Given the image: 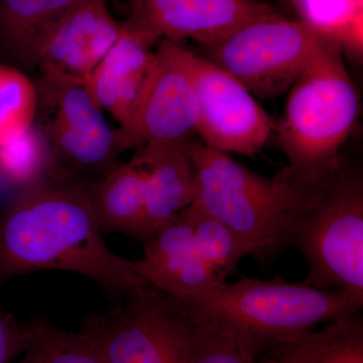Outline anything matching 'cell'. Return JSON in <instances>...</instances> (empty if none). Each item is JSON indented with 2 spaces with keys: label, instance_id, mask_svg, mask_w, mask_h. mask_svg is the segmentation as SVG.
I'll use <instances>...</instances> for the list:
<instances>
[{
  "label": "cell",
  "instance_id": "obj_1",
  "mask_svg": "<svg viewBox=\"0 0 363 363\" xmlns=\"http://www.w3.org/2000/svg\"><path fill=\"white\" fill-rule=\"evenodd\" d=\"M76 272L119 295L147 284L135 262L105 245L83 183L45 176L16 191L0 214V279Z\"/></svg>",
  "mask_w": 363,
  "mask_h": 363
},
{
  "label": "cell",
  "instance_id": "obj_2",
  "mask_svg": "<svg viewBox=\"0 0 363 363\" xmlns=\"http://www.w3.org/2000/svg\"><path fill=\"white\" fill-rule=\"evenodd\" d=\"M168 296V295H167ZM172 305L195 326L233 341L245 354L259 358L288 339L359 312L363 301L339 289L242 278L216 284Z\"/></svg>",
  "mask_w": 363,
  "mask_h": 363
},
{
  "label": "cell",
  "instance_id": "obj_3",
  "mask_svg": "<svg viewBox=\"0 0 363 363\" xmlns=\"http://www.w3.org/2000/svg\"><path fill=\"white\" fill-rule=\"evenodd\" d=\"M289 181L283 210L286 247L302 253L305 285L339 289L363 301V179L342 157L325 171Z\"/></svg>",
  "mask_w": 363,
  "mask_h": 363
},
{
  "label": "cell",
  "instance_id": "obj_4",
  "mask_svg": "<svg viewBox=\"0 0 363 363\" xmlns=\"http://www.w3.org/2000/svg\"><path fill=\"white\" fill-rule=\"evenodd\" d=\"M342 52L340 43L332 42L289 89L277 130L288 168L298 175H313L336 164L359 116V95Z\"/></svg>",
  "mask_w": 363,
  "mask_h": 363
},
{
  "label": "cell",
  "instance_id": "obj_5",
  "mask_svg": "<svg viewBox=\"0 0 363 363\" xmlns=\"http://www.w3.org/2000/svg\"><path fill=\"white\" fill-rule=\"evenodd\" d=\"M183 147L197 183L193 203L238 234L259 262L285 250L283 210L289 181L284 169L272 179L262 178L228 155L190 138Z\"/></svg>",
  "mask_w": 363,
  "mask_h": 363
},
{
  "label": "cell",
  "instance_id": "obj_6",
  "mask_svg": "<svg viewBox=\"0 0 363 363\" xmlns=\"http://www.w3.org/2000/svg\"><path fill=\"white\" fill-rule=\"evenodd\" d=\"M33 126L44 140L49 176L87 183L118 162L116 131L85 85L38 76Z\"/></svg>",
  "mask_w": 363,
  "mask_h": 363
},
{
  "label": "cell",
  "instance_id": "obj_7",
  "mask_svg": "<svg viewBox=\"0 0 363 363\" xmlns=\"http://www.w3.org/2000/svg\"><path fill=\"white\" fill-rule=\"evenodd\" d=\"M334 40L304 21L277 13L240 26L205 47L207 59L238 79L252 95L274 98L290 89Z\"/></svg>",
  "mask_w": 363,
  "mask_h": 363
},
{
  "label": "cell",
  "instance_id": "obj_8",
  "mask_svg": "<svg viewBox=\"0 0 363 363\" xmlns=\"http://www.w3.org/2000/svg\"><path fill=\"white\" fill-rule=\"evenodd\" d=\"M123 302L87 318L81 332L105 363H189L194 324L150 284L124 294Z\"/></svg>",
  "mask_w": 363,
  "mask_h": 363
},
{
  "label": "cell",
  "instance_id": "obj_9",
  "mask_svg": "<svg viewBox=\"0 0 363 363\" xmlns=\"http://www.w3.org/2000/svg\"><path fill=\"white\" fill-rule=\"evenodd\" d=\"M162 42L190 79L198 107L196 133L203 145L227 155L259 154L276 125L252 93L209 59L180 43Z\"/></svg>",
  "mask_w": 363,
  "mask_h": 363
},
{
  "label": "cell",
  "instance_id": "obj_10",
  "mask_svg": "<svg viewBox=\"0 0 363 363\" xmlns=\"http://www.w3.org/2000/svg\"><path fill=\"white\" fill-rule=\"evenodd\" d=\"M156 59L128 121L116 131L121 154L154 142H184L196 133L197 102L187 74L159 42Z\"/></svg>",
  "mask_w": 363,
  "mask_h": 363
},
{
  "label": "cell",
  "instance_id": "obj_11",
  "mask_svg": "<svg viewBox=\"0 0 363 363\" xmlns=\"http://www.w3.org/2000/svg\"><path fill=\"white\" fill-rule=\"evenodd\" d=\"M277 13L260 0H130L123 25L152 47L162 40L185 39L207 45Z\"/></svg>",
  "mask_w": 363,
  "mask_h": 363
},
{
  "label": "cell",
  "instance_id": "obj_12",
  "mask_svg": "<svg viewBox=\"0 0 363 363\" xmlns=\"http://www.w3.org/2000/svg\"><path fill=\"white\" fill-rule=\"evenodd\" d=\"M121 33L123 23L112 16L108 0H84L52 33L38 64L39 75L85 85Z\"/></svg>",
  "mask_w": 363,
  "mask_h": 363
},
{
  "label": "cell",
  "instance_id": "obj_13",
  "mask_svg": "<svg viewBox=\"0 0 363 363\" xmlns=\"http://www.w3.org/2000/svg\"><path fill=\"white\" fill-rule=\"evenodd\" d=\"M136 272L150 286L173 298L190 297L222 283L196 250L185 209L145 240Z\"/></svg>",
  "mask_w": 363,
  "mask_h": 363
},
{
  "label": "cell",
  "instance_id": "obj_14",
  "mask_svg": "<svg viewBox=\"0 0 363 363\" xmlns=\"http://www.w3.org/2000/svg\"><path fill=\"white\" fill-rule=\"evenodd\" d=\"M131 161L145 175V240L195 201L197 183L183 142L147 143Z\"/></svg>",
  "mask_w": 363,
  "mask_h": 363
},
{
  "label": "cell",
  "instance_id": "obj_15",
  "mask_svg": "<svg viewBox=\"0 0 363 363\" xmlns=\"http://www.w3.org/2000/svg\"><path fill=\"white\" fill-rule=\"evenodd\" d=\"M84 0H0V64L28 74L52 33Z\"/></svg>",
  "mask_w": 363,
  "mask_h": 363
},
{
  "label": "cell",
  "instance_id": "obj_16",
  "mask_svg": "<svg viewBox=\"0 0 363 363\" xmlns=\"http://www.w3.org/2000/svg\"><path fill=\"white\" fill-rule=\"evenodd\" d=\"M138 33L123 23V33L85 86L95 104L123 125L142 90L156 54Z\"/></svg>",
  "mask_w": 363,
  "mask_h": 363
},
{
  "label": "cell",
  "instance_id": "obj_17",
  "mask_svg": "<svg viewBox=\"0 0 363 363\" xmlns=\"http://www.w3.org/2000/svg\"><path fill=\"white\" fill-rule=\"evenodd\" d=\"M83 185L102 233L143 240L145 175L140 166L118 162L101 178Z\"/></svg>",
  "mask_w": 363,
  "mask_h": 363
},
{
  "label": "cell",
  "instance_id": "obj_18",
  "mask_svg": "<svg viewBox=\"0 0 363 363\" xmlns=\"http://www.w3.org/2000/svg\"><path fill=\"white\" fill-rule=\"evenodd\" d=\"M262 357L276 363H363V319L359 312L283 341Z\"/></svg>",
  "mask_w": 363,
  "mask_h": 363
},
{
  "label": "cell",
  "instance_id": "obj_19",
  "mask_svg": "<svg viewBox=\"0 0 363 363\" xmlns=\"http://www.w3.org/2000/svg\"><path fill=\"white\" fill-rule=\"evenodd\" d=\"M293 6L300 21L337 40L343 51L362 56L363 0H296Z\"/></svg>",
  "mask_w": 363,
  "mask_h": 363
},
{
  "label": "cell",
  "instance_id": "obj_20",
  "mask_svg": "<svg viewBox=\"0 0 363 363\" xmlns=\"http://www.w3.org/2000/svg\"><path fill=\"white\" fill-rule=\"evenodd\" d=\"M185 212L192 225L196 250L216 272L219 279L225 281L238 262L245 255H252V250L229 227L195 203L186 208Z\"/></svg>",
  "mask_w": 363,
  "mask_h": 363
},
{
  "label": "cell",
  "instance_id": "obj_21",
  "mask_svg": "<svg viewBox=\"0 0 363 363\" xmlns=\"http://www.w3.org/2000/svg\"><path fill=\"white\" fill-rule=\"evenodd\" d=\"M37 101L35 81L14 67L0 64V145L32 128Z\"/></svg>",
  "mask_w": 363,
  "mask_h": 363
},
{
  "label": "cell",
  "instance_id": "obj_22",
  "mask_svg": "<svg viewBox=\"0 0 363 363\" xmlns=\"http://www.w3.org/2000/svg\"><path fill=\"white\" fill-rule=\"evenodd\" d=\"M44 140L35 126L0 145V182L16 191L49 176Z\"/></svg>",
  "mask_w": 363,
  "mask_h": 363
},
{
  "label": "cell",
  "instance_id": "obj_23",
  "mask_svg": "<svg viewBox=\"0 0 363 363\" xmlns=\"http://www.w3.org/2000/svg\"><path fill=\"white\" fill-rule=\"evenodd\" d=\"M18 363H105L82 332L70 333L45 324Z\"/></svg>",
  "mask_w": 363,
  "mask_h": 363
},
{
  "label": "cell",
  "instance_id": "obj_24",
  "mask_svg": "<svg viewBox=\"0 0 363 363\" xmlns=\"http://www.w3.org/2000/svg\"><path fill=\"white\" fill-rule=\"evenodd\" d=\"M189 363H276L271 358L247 357L233 342L215 332L196 326Z\"/></svg>",
  "mask_w": 363,
  "mask_h": 363
},
{
  "label": "cell",
  "instance_id": "obj_25",
  "mask_svg": "<svg viewBox=\"0 0 363 363\" xmlns=\"http://www.w3.org/2000/svg\"><path fill=\"white\" fill-rule=\"evenodd\" d=\"M45 323H23L11 313L0 310V363H11L23 354Z\"/></svg>",
  "mask_w": 363,
  "mask_h": 363
},
{
  "label": "cell",
  "instance_id": "obj_26",
  "mask_svg": "<svg viewBox=\"0 0 363 363\" xmlns=\"http://www.w3.org/2000/svg\"><path fill=\"white\" fill-rule=\"evenodd\" d=\"M281 1L289 2V4H295L296 0H281Z\"/></svg>",
  "mask_w": 363,
  "mask_h": 363
},
{
  "label": "cell",
  "instance_id": "obj_27",
  "mask_svg": "<svg viewBox=\"0 0 363 363\" xmlns=\"http://www.w3.org/2000/svg\"><path fill=\"white\" fill-rule=\"evenodd\" d=\"M0 185H1V182H0Z\"/></svg>",
  "mask_w": 363,
  "mask_h": 363
}]
</instances>
